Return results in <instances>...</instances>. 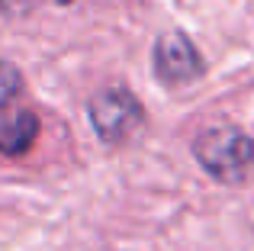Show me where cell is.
<instances>
[{"instance_id":"obj_1","label":"cell","mask_w":254,"mask_h":251,"mask_svg":"<svg viewBox=\"0 0 254 251\" xmlns=\"http://www.w3.org/2000/svg\"><path fill=\"white\" fill-rule=\"evenodd\" d=\"M193 158L216 181L242 184L254 168V138L238 126H206L193 138Z\"/></svg>"},{"instance_id":"obj_2","label":"cell","mask_w":254,"mask_h":251,"mask_svg":"<svg viewBox=\"0 0 254 251\" xmlns=\"http://www.w3.org/2000/svg\"><path fill=\"white\" fill-rule=\"evenodd\" d=\"M90 113V126L106 145H123L129 138H135L145 126V107L138 103V97L126 87H110L100 90L87 107Z\"/></svg>"},{"instance_id":"obj_3","label":"cell","mask_w":254,"mask_h":251,"mask_svg":"<svg viewBox=\"0 0 254 251\" xmlns=\"http://www.w3.org/2000/svg\"><path fill=\"white\" fill-rule=\"evenodd\" d=\"M151 62H155V74L161 84L168 87H184L203 77L206 62L196 52V45L190 42V36H184L180 29H168L155 39V52H151Z\"/></svg>"},{"instance_id":"obj_4","label":"cell","mask_w":254,"mask_h":251,"mask_svg":"<svg viewBox=\"0 0 254 251\" xmlns=\"http://www.w3.org/2000/svg\"><path fill=\"white\" fill-rule=\"evenodd\" d=\"M39 138V116L26 107H0V155H26Z\"/></svg>"},{"instance_id":"obj_5","label":"cell","mask_w":254,"mask_h":251,"mask_svg":"<svg viewBox=\"0 0 254 251\" xmlns=\"http://www.w3.org/2000/svg\"><path fill=\"white\" fill-rule=\"evenodd\" d=\"M23 90V74L16 64H10L6 58H0V107H10V100Z\"/></svg>"},{"instance_id":"obj_6","label":"cell","mask_w":254,"mask_h":251,"mask_svg":"<svg viewBox=\"0 0 254 251\" xmlns=\"http://www.w3.org/2000/svg\"><path fill=\"white\" fill-rule=\"evenodd\" d=\"M39 3H42V0H0V13H6V16H26V13L36 10Z\"/></svg>"}]
</instances>
